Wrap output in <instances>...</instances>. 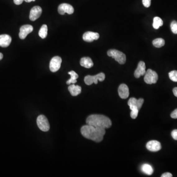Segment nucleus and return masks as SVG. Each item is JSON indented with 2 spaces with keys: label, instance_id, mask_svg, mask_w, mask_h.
<instances>
[{
  "label": "nucleus",
  "instance_id": "obj_24",
  "mask_svg": "<svg viewBox=\"0 0 177 177\" xmlns=\"http://www.w3.org/2000/svg\"><path fill=\"white\" fill-rule=\"evenodd\" d=\"M169 77L171 80L174 82H177V71H171L169 73Z\"/></svg>",
  "mask_w": 177,
  "mask_h": 177
},
{
  "label": "nucleus",
  "instance_id": "obj_28",
  "mask_svg": "<svg viewBox=\"0 0 177 177\" xmlns=\"http://www.w3.org/2000/svg\"><path fill=\"white\" fill-rule=\"evenodd\" d=\"M171 117L173 119H177V109L172 112L171 114Z\"/></svg>",
  "mask_w": 177,
  "mask_h": 177
},
{
  "label": "nucleus",
  "instance_id": "obj_18",
  "mask_svg": "<svg viewBox=\"0 0 177 177\" xmlns=\"http://www.w3.org/2000/svg\"><path fill=\"white\" fill-rule=\"evenodd\" d=\"M68 90L70 94L74 97L78 96L81 93V87L78 85H75L74 84L70 85L68 88Z\"/></svg>",
  "mask_w": 177,
  "mask_h": 177
},
{
  "label": "nucleus",
  "instance_id": "obj_1",
  "mask_svg": "<svg viewBox=\"0 0 177 177\" xmlns=\"http://www.w3.org/2000/svg\"><path fill=\"white\" fill-rule=\"evenodd\" d=\"M81 133L83 137L96 142H100L102 141L105 134L104 129L95 128L92 125H84L81 129Z\"/></svg>",
  "mask_w": 177,
  "mask_h": 177
},
{
  "label": "nucleus",
  "instance_id": "obj_20",
  "mask_svg": "<svg viewBox=\"0 0 177 177\" xmlns=\"http://www.w3.org/2000/svg\"><path fill=\"white\" fill-rule=\"evenodd\" d=\"M141 170L148 175H151L153 172V169L151 165L148 164H143L141 167Z\"/></svg>",
  "mask_w": 177,
  "mask_h": 177
},
{
  "label": "nucleus",
  "instance_id": "obj_2",
  "mask_svg": "<svg viewBox=\"0 0 177 177\" xmlns=\"http://www.w3.org/2000/svg\"><path fill=\"white\" fill-rule=\"evenodd\" d=\"M87 125L95 128L108 129L112 125V122L109 118L102 115H91L86 119Z\"/></svg>",
  "mask_w": 177,
  "mask_h": 177
},
{
  "label": "nucleus",
  "instance_id": "obj_32",
  "mask_svg": "<svg viewBox=\"0 0 177 177\" xmlns=\"http://www.w3.org/2000/svg\"><path fill=\"white\" fill-rule=\"evenodd\" d=\"M35 0H24V1L26 2H34L35 1Z\"/></svg>",
  "mask_w": 177,
  "mask_h": 177
},
{
  "label": "nucleus",
  "instance_id": "obj_3",
  "mask_svg": "<svg viewBox=\"0 0 177 177\" xmlns=\"http://www.w3.org/2000/svg\"><path fill=\"white\" fill-rule=\"evenodd\" d=\"M107 55L114 59L120 64L123 65L126 61V56L123 52L116 49H110L108 51Z\"/></svg>",
  "mask_w": 177,
  "mask_h": 177
},
{
  "label": "nucleus",
  "instance_id": "obj_31",
  "mask_svg": "<svg viewBox=\"0 0 177 177\" xmlns=\"http://www.w3.org/2000/svg\"><path fill=\"white\" fill-rule=\"evenodd\" d=\"M173 92L175 97H177V87L174 88L173 90Z\"/></svg>",
  "mask_w": 177,
  "mask_h": 177
},
{
  "label": "nucleus",
  "instance_id": "obj_14",
  "mask_svg": "<svg viewBox=\"0 0 177 177\" xmlns=\"http://www.w3.org/2000/svg\"><path fill=\"white\" fill-rule=\"evenodd\" d=\"M146 72L145 63L143 61H140L138 63L137 69L135 70L134 76L136 78H139L141 76L145 75Z\"/></svg>",
  "mask_w": 177,
  "mask_h": 177
},
{
  "label": "nucleus",
  "instance_id": "obj_12",
  "mask_svg": "<svg viewBox=\"0 0 177 177\" xmlns=\"http://www.w3.org/2000/svg\"><path fill=\"white\" fill-rule=\"evenodd\" d=\"M147 149L151 152H157L161 149V145L159 142L157 140H151L147 143Z\"/></svg>",
  "mask_w": 177,
  "mask_h": 177
},
{
  "label": "nucleus",
  "instance_id": "obj_22",
  "mask_svg": "<svg viewBox=\"0 0 177 177\" xmlns=\"http://www.w3.org/2000/svg\"><path fill=\"white\" fill-rule=\"evenodd\" d=\"M47 31H48V28L47 25L44 24L41 26L39 32V35L40 38L42 39H45L47 35Z\"/></svg>",
  "mask_w": 177,
  "mask_h": 177
},
{
  "label": "nucleus",
  "instance_id": "obj_17",
  "mask_svg": "<svg viewBox=\"0 0 177 177\" xmlns=\"http://www.w3.org/2000/svg\"><path fill=\"white\" fill-rule=\"evenodd\" d=\"M80 64L82 66H83L87 69H90L93 66V63L92 59L89 57H86L81 58Z\"/></svg>",
  "mask_w": 177,
  "mask_h": 177
},
{
  "label": "nucleus",
  "instance_id": "obj_25",
  "mask_svg": "<svg viewBox=\"0 0 177 177\" xmlns=\"http://www.w3.org/2000/svg\"><path fill=\"white\" fill-rule=\"evenodd\" d=\"M171 31L174 34H177V22L173 21L171 23Z\"/></svg>",
  "mask_w": 177,
  "mask_h": 177
},
{
  "label": "nucleus",
  "instance_id": "obj_9",
  "mask_svg": "<svg viewBox=\"0 0 177 177\" xmlns=\"http://www.w3.org/2000/svg\"><path fill=\"white\" fill-rule=\"evenodd\" d=\"M42 9L39 6H34L31 9L30 13V19L31 21H35L41 16Z\"/></svg>",
  "mask_w": 177,
  "mask_h": 177
},
{
  "label": "nucleus",
  "instance_id": "obj_27",
  "mask_svg": "<svg viewBox=\"0 0 177 177\" xmlns=\"http://www.w3.org/2000/svg\"><path fill=\"white\" fill-rule=\"evenodd\" d=\"M171 135L174 139L177 140V129H175L173 130L171 133Z\"/></svg>",
  "mask_w": 177,
  "mask_h": 177
},
{
  "label": "nucleus",
  "instance_id": "obj_8",
  "mask_svg": "<svg viewBox=\"0 0 177 177\" xmlns=\"http://www.w3.org/2000/svg\"><path fill=\"white\" fill-rule=\"evenodd\" d=\"M58 12L61 15H64L66 13L69 14H72L74 12V8L70 4L64 3L59 5L58 8Z\"/></svg>",
  "mask_w": 177,
  "mask_h": 177
},
{
  "label": "nucleus",
  "instance_id": "obj_26",
  "mask_svg": "<svg viewBox=\"0 0 177 177\" xmlns=\"http://www.w3.org/2000/svg\"><path fill=\"white\" fill-rule=\"evenodd\" d=\"M143 5L146 7H150L151 3V0H142Z\"/></svg>",
  "mask_w": 177,
  "mask_h": 177
},
{
  "label": "nucleus",
  "instance_id": "obj_30",
  "mask_svg": "<svg viewBox=\"0 0 177 177\" xmlns=\"http://www.w3.org/2000/svg\"><path fill=\"white\" fill-rule=\"evenodd\" d=\"M161 177H172V174L170 173L169 172L165 173L163 174L161 176Z\"/></svg>",
  "mask_w": 177,
  "mask_h": 177
},
{
  "label": "nucleus",
  "instance_id": "obj_19",
  "mask_svg": "<svg viewBox=\"0 0 177 177\" xmlns=\"http://www.w3.org/2000/svg\"><path fill=\"white\" fill-rule=\"evenodd\" d=\"M68 74L70 75L71 77L69 80L66 82V84L70 85L71 83L72 84H75V83H76V79L79 77L78 75L74 71H70V72H68Z\"/></svg>",
  "mask_w": 177,
  "mask_h": 177
},
{
  "label": "nucleus",
  "instance_id": "obj_10",
  "mask_svg": "<svg viewBox=\"0 0 177 177\" xmlns=\"http://www.w3.org/2000/svg\"><path fill=\"white\" fill-rule=\"evenodd\" d=\"M33 26L30 25H25L22 26L20 29L19 37L20 39H25L28 34L31 33L33 31Z\"/></svg>",
  "mask_w": 177,
  "mask_h": 177
},
{
  "label": "nucleus",
  "instance_id": "obj_7",
  "mask_svg": "<svg viewBox=\"0 0 177 177\" xmlns=\"http://www.w3.org/2000/svg\"><path fill=\"white\" fill-rule=\"evenodd\" d=\"M61 61L62 60L59 56H55L52 58L49 65L50 70L51 71L55 72L59 70V69H60Z\"/></svg>",
  "mask_w": 177,
  "mask_h": 177
},
{
  "label": "nucleus",
  "instance_id": "obj_11",
  "mask_svg": "<svg viewBox=\"0 0 177 177\" xmlns=\"http://www.w3.org/2000/svg\"><path fill=\"white\" fill-rule=\"evenodd\" d=\"M99 38V34L93 32H87L83 35V39L88 43H91Z\"/></svg>",
  "mask_w": 177,
  "mask_h": 177
},
{
  "label": "nucleus",
  "instance_id": "obj_16",
  "mask_svg": "<svg viewBox=\"0 0 177 177\" xmlns=\"http://www.w3.org/2000/svg\"><path fill=\"white\" fill-rule=\"evenodd\" d=\"M144 102V99L143 98H139V99H137L134 98H131L129 99V102H128V105L129 106H131V105L136 106L140 110L143 105Z\"/></svg>",
  "mask_w": 177,
  "mask_h": 177
},
{
  "label": "nucleus",
  "instance_id": "obj_4",
  "mask_svg": "<svg viewBox=\"0 0 177 177\" xmlns=\"http://www.w3.org/2000/svg\"><path fill=\"white\" fill-rule=\"evenodd\" d=\"M105 75L104 73L101 72L98 75L94 76L87 75L84 78V81L85 84L87 85H91L94 83V84H97L98 81L102 82L105 79Z\"/></svg>",
  "mask_w": 177,
  "mask_h": 177
},
{
  "label": "nucleus",
  "instance_id": "obj_13",
  "mask_svg": "<svg viewBox=\"0 0 177 177\" xmlns=\"http://www.w3.org/2000/svg\"><path fill=\"white\" fill-rule=\"evenodd\" d=\"M118 93L120 98L122 99H126L128 98L129 94L128 86L125 84H120L118 88Z\"/></svg>",
  "mask_w": 177,
  "mask_h": 177
},
{
  "label": "nucleus",
  "instance_id": "obj_23",
  "mask_svg": "<svg viewBox=\"0 0 177 177\" xmlns=\"http://www.w3.org/2000/svg\"><path fill=\"white\" fill-rule=\"evenodd\" d=\"M152 44L155 47L157 48H161L164 46L165 44V41L163 39L158 38L157 39H154L152 41Z\"/></svg>",
  "mask_w": 177,
  "mask_h": 177
},
{
  "label": "nucleus",
  "instance_id": "obj_15",
  "mask_svg": "<svg viewBox=\"0 0 177 177\" xmlns=\"http://www.w3.org/2000/svg\"><path fill=\"white\" fill-rule=\"evenodd\" d=\"M11 38L8 34L0 35V46L7 47L10 45L11 42Z\"/></svg>",
  "mask_w": 177,
  "mask_h": 177
},
{
  "label": "nucleus",
  "instance_id": "obj_21",
  "mask_svg": "<svg viewBox=\"0 0 177 177\" xmlns=\"http://www.w3.org/2000/svg\"><path fill=\"white\" fill-rule=\"evenodd\" d=\"M163 22L161 19V18L159 17H155L153 18V24H152V26L155 29H158L161 26L163 25Z\"/></svg>",
  "mask_w": 177,
  "mask_h": 177
},
{
  "label": "nucleus",
  "instance_id": "obj_5",
  "mask_svg": "<svg viewBox=\"0 0 177 177\" xmlns=\"http://www.w3.org/2000/svg\"><path fill=\"white\" fill-rule=\"evenodd\" d=\"M157 73L151 69L148 70L144 76V81L148 84H155L158 80Z\"/></svg>",
  "mask_w": 177,
  "mask_h": 177
},
{
  "label": "nucleus",
  "instance_id": "obj_6",
  "mask_svg": "<svg viewBox=\"0 0 177 177\" xmlns=\"http://www.w3.org/2000/svg\"><path fill=\"white\" fill-rule=\"evenodd\" d=\"M37 124L38 127L41 131L46 132L50 129V125L48 120L45 116L41 115L38 117Z\"/></svg>",
  "mask_w": 177,
  "mask_h": 177
},
{
  "label": "nucleus",
  "instance_id": "obj_33",
  "mask_svg": "<svg viewBox=\"0 0 177 177\" xmlns=\"http://www.w3.org/2000/svg\"><path fill=\"white\" fill-rule=\"evenodd\" d=\"M2 58H3V54L2 53H0V60H1Z\"/></svg>",
  "mask_w": 177,
  "mask_h": 177
},
{
  "label": "nucleus",
  "instance_id": "obj_29",
  "mask_svg": "<svg viewBox=\"0 0 177 177\" xmlns=\"http://www.w3.org/2000/svg\"><path fill=\"white\" fill-rule=\"evenodd\" d=\"M13 1H14V4L16 5H20L22 4V2L24 1V0H13Z\"/></svg>",
  "mask_w": 177,
  "mask_h": 177
}]
</instances>
